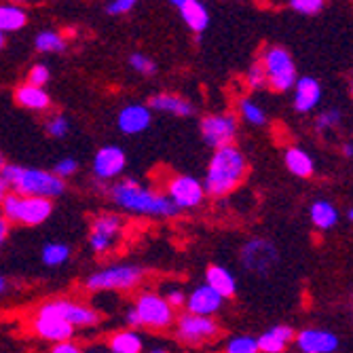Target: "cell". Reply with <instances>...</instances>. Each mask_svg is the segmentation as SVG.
<instances>
[{
	"label": "cell",
	"mask_w": 353,
	"mask_h": 353,
	"mask_svg": "<svg viewBox=\"0 0 353 353\" xmlns=\"http://www.w3.org/2000/svg\"><path fill=\"white\" fill-rule=\"evenodd\" d=\"M45 132L47 136L55 138V140H61L66 138L68 132H70V121L63 117V114H55V117H49L47 123H45Z\"/></svg>",
	"instance_id": "32"
},
{
	"label": "cell",
	"mask_w": 353,
	"mask_h": 353,
	"mask_svg": "<svg viewBox=\"0 0 353 353\" xmlns=\"http://www.w3.org/2000/svg\"><path fill=\"white\" fill-rule=\"evenodd\" d=\"M349 220H353V208L349 210Z\"/></svg>",
	"instance_id": "52"
},
{
	"label": "cell",
	"mask_w": 353,
	"mask_h": 353,
	"mask_svg": "<svg viewBox=\"0 0 353 353\" xmlns=\"http://www.w3.org/2000/svg\"><path fill=\"white\" fill-rule=\"evenodd\" d=\"M53 172L59 176V178H72L77 172H79V161L74 157H63V159H59V161H55V165H53Z\"/></svg>",
	"instance_id": "37"
},
{
	"label": "cell",
	"mask_w": 353,
	"mask_h": 353,
	"mask_svg": "<svg viewBox=\"0 0 353 353\" xmlns=\"http://www.w3.org/2000/svg\"><path fill=\"white\" fill-rule=\"evenodd\" d=\"M125 168H127L125 150L121 146H114V144L98 148L93 154V161H91L93 176L98 180H102V182H110V180L121 178Z\"/></svg>",
	"instance_id": "14"
},
{
	"label": "cell",
	"mask_w": 353,
	"mask_h": 353,
	"mask_svg": "<svg viewBox=\"0 0 353 353\" xmlns=\"http://www.w3.org/2000/svg\"><path fill=\"white\" fill-rule=\"evenodd\" d=\"M152 123V108L148 104H125L117 114V127L125 136H138L146 132Z\"/></svg>",
	"instance_id": "16"
},
{
	"label": "cell",
	"mask_w": 353,
	"mask_h": 353,
	"mask_svg": "<svg viewBox=\"0 0 353 353\" xmlns=\"http://www.w3.org/2000/svg\"><path fill=\"white\" fill-rule=\"evenodd\" d=\"M239 112H241V117L248 121V123H252V125H265L267 123V114H265V110L256 104L254 100H241L239 102Z\"/></svg>",
	"instance_id": "31"
},
{
	"label": "cell",
	"mask_w": 353,
	"mask_h": 353,
	"mask_svg": "<svg viewBox=\"0 0 353 353\" xmlns=\"http://www.w3.org/2000/svg\"><path fill=\"white\" fill-rule=\"evenodd\" d=\"M3 47H5V32L0 30V49H3Z\"/></svg>",
	"instance_id": "49"
},
{
	"label": "cell",
	"mask_w": 353,
	"mask_h": 353,
	"mask_svg": "<svg viewBox=\"0 0 353 353\" xmlns=\"http://www.w3.org/2000/svg\"><path fill=\"white\" fill-rule=\"evenodd\" d=\"M283 163L285 168L290 170L294 176L299 178H311L313 172H315V165H313V159L307 150L303 148H288L285 154H283Z\"/></svg>",
	"instance_id": "26"
},
{
	"label": "cell",
	"mask_w": 353,
	"mask_h": 353,
	"mask_svg": "<svg viewBox=\"0 0 353 353\" xmlns=\"http://www.w3.org/2000/svg\"><path fill=\"white\" fill-rule=\"evenodd\" d=\"M130 66H132L138 74H142V77H152V74H157V63H154L148 55H144V53H132V55H130Z\"/></svg>",
	"instance_id": "34"
},
{
	"label": "cell",
	"mask_w": 353,
	"mask_h": 353,
	"mask_svg": "<svg viewBox=\"0 0 353 353\" xmlns=\"http://www.w3.org/2000/svg\"><path fill=\"white\" fill-rule=\"evenodd\" d=\"M110 201L136 216H150V218H174L180 210L172 203L165 192H159L150 186H144L136 178H117L110 186Z\"/></svg>",
	"instance_id": "1"
},
{
	"label": "cell",
	"mask_w": 353,
	"mask_h": 353,
	"mask_svg": "<svg viewBox=\"0 0 353 353\" xmlns=\"http://www.w3.org/2000/svg\"><path fill=\"white\" fill-rule=\"evenodd\" d=\"M123 319H125V326H130V328H140V317H138V311H136L134 305L125 311Z\"/></svg>",
	"instance_id": "43"
},
{
	"label": "cell",
	"mask_w": 353,
	"mask_h": 353,
	"mask_svg": "<svg viewBox=\"0 0 353 353\" xmlns=\"http://www.w3.org/2000/svg\"><path fill=\"white\" fill-rule=\"evenodd\" d=\"M165 195L172 199V203L180 212L195 210L205 199V188H203V182H199L197 178L186 176V174H176L165 184Z\"/></svg>",
	"instance_id": "12"
},
{
	"label": "cell",
	"mask_w": 353,
	"mask_h": 353,
	"mask_svg": "<svg viewBox=\"0 0 353 353\" xmlns=\"http://www.w3.org/2000/svg\"><path fill=\"white\" fill-rule=\"evenodd\" d=\"M34 49L39 53H63L66 51V39L55 30H43L34 39Z\"/></svg>",
	"instance_id": "30"
},
{
	"label": "cell",
	"mask_w": 353,
	"mask_h": 353,
	"mask_svg": "<svg viewBox=\"0 0 353 353\" xmlns=\"http://www.w3.org/2000/svg\"><path fill=\"white\" fill-rule=\"evenodd\" d=\"M224 349L229 353H256L259 351V341L254 336H233Z\"/></svg>",
	"instance_id": "35"
},
{
	"label": "cell",
	"mask_w": 353,
	"mask_h": 353,
	"mask_svg": "<svg viewBox=\"0 0 353 353\" xmlns=\"http://www.w3.org/2000/svg\"><path fill=\"white\" fill-rule=\"evenodd\" d=\"M248 174V159L235 144L214 148V154L208 163L203 178L205 195L210 197H227L243 182Z\"/></svg>",
	"instance_id": "2"
},
{
	"label": "cell",
	"mask_w": 353,
	"mask_h": 353,
	"mask_svg": "<svg viewBox=\"0 0 353 353\" xmlns=\"http://www.w3.org/2000/svg\"><path fill=\"white\" fill-rule=\"evenodd\" d=\"M108 349L112 353H140L144 351V339L138 332V328L117 330L108 339Z\"/></svg>",
	"instance_id": "23"
},
{
	"label": "cell",
	"mask_w": 353,
	"mask_h": 353,
	"mask_svg": "<svg viewBox=\"0 0 353 353\" xmlns=\"http://www.w3.org/2000/svg\"><path fill=\"white\" fill-rule=\"evenodd\" d=\"M294 341L303 353H332L341 345L336 334L319 328H305L294 336Z\"/></svg>",
	"instance_id": "17"
},
{
	"label": "cell",
	"mask_w": 353,
	"mask_h": 353,
	"mask_svg": "<svg viewBox=\"0 0 353 353\" xmlns=\"http://www.w3.org/2000/svg\"><path fill=\"white\" fill-rule=\"evenodd\" d=\"M199 132L210 148L233 144L237 138V119L233 114H208L199 123Z\"/></svg>",
	"instance_id": "13"
},
{
	"label": "cell",
	"mask_w": 353,
	"mask_h": 353,
	"mask_svg": "<svg viewBox=\"0 0 353 353\" xmlns=\"http://www.w3.org/2000/svg\"><path fill=\"white\" fill-rule=\"evenodd\" d=\"M70 256H72L70 245L59 243V241H51V243L43 245V250H41V261H43L45 267H61V265H66L70 261Z\"/></svg>",
	"instance_id": "29"
},
{
	"label": "cell",
	"mask_w": 353,
	"mask_h": 353,
	"mask_svg": "<svg viewBox=\"0 0 353 353\" xmlns=\"http://www.w3.org/2000/svg\"><path fill=\"white\" fill-rule=\"evenodd\" d=\"M343 154L345 157H353V144H343Z\"/></svg>",
	"instance_id": "47"
},
{
	"label": "cell",
	"mask_w": 353,
	"mask_h": 353,
	"mask_svg": "<svg viewBox=\"0 0 353 353\" xmlns=\"http://www.w3.org/2000/svg\"><path fill=\"white\" fill-rule=\"evenodd\" d=\"M290 7L301 15H315L324 9V0H290Z\"/></svg>",
	"instance_id": "39"
},
{
	"label": "cell",
	"mask_w": 353,
	"mask_h": 353,
	"mask_svg": "<svg viewBox=\"0 0 353 353\" xmlns=\"http://www.w3.org/2000/svg\"><path fill=\"white\" fill-rule=\"evenodd\" d=\"M351 95H353V79H351Z\"/></svg>",
	"instance_id": "53"
},
{
	"label": "cell",
	"mask_w": 353,
	"mask_h": 353,
	"mask_svg": "<svg viewBox=\"0 0 353 353\" xmlns=\"http://www.w3.org/2000/svg\"><path fill=\"white\" fill-rule=\"evenodd\" d=\"M5 163H7V161H5V157H3V152H0V172H3Z\"/></svg>",
	"instance_id": "50"
},
{
	"label": "cell",
	"mask_w": 353,
	"mask_h": 353,
	"mask_svg": "<svg viewBox=\"0 0 353 353\" xmlns=\"http://www.w3.org/2000/svg\"><path fill=\"white\" fill-rule=\"evenodd\" d=\"M343 121V112L336 110V108H330V110H324L322 114H317L315 119V132L317 134H324L328 130H334V127H339Z\"/></svg>",
	"instance_id": "33"
},
{
	"label": "cell",
	"mask_w": 353,
	"mask_h": 353,
	"mask_svg": "<svg viewBox=\"0 0 353 353\" xmlns=\"http://www.w3.org/2000/svg\"><path fill=\"white\" fill-rule=\"evenodd\" d=\"M224 305V296L218 294L212 285L203 283V285H197L195 290H192L188 296H186V311L190 313H199V315H216Z\"/></svg>",
	"instance_id": "18"
},
{
	"label": "cell",
	"mask_w": 353,
	"mask_h": 353,
	"mask_svg": "<svg viewBox=\"0 0 353 353\" xmlns=\"http://www.w3.org/2000/svg\"><path fill=\"white\" fill-rule=\"evenodd\" d=\"M30 330L34 336H39L41 341H47V343L68 341L77 332V328L70 322H66V319L51 315V313H43V311H37V315L32 317Z\"/></svg>",
	"instance_id": "15"
},
{
	"label": "cell",
	"mask_w": 353,
	"mask_h": 353,
	"mask_svg": "<svg viewBox=\"0 0 353 353\" xmlns=\"http://www.w3.org/2000/svg\"><path fill=\"white\" fill-rule=\"evenodd\" d=\"M9 231H11V222L5 218V214L0 212V248L5 245L7 237H9Z\"/></svg>",
	"instance_id": "44"
},
{
	"label": "cell",
	"mask_w": 353,
	"mask_h": 353,
	"mask_svg": "<svg viewBox=\"0 0 353 353\" xmlns=\"http://www.w3.org/2000/svg\"><path fill=\"white\" fill-rule=\"evenodd\" d=\"M3 180L7 182L9 190L21 192V195H39L55 199L63 195L66 190V180L59 178L53 170H41V168H26L17 163H5L3 172H0Z\"/></svg>",
	"instance_id": "3"
},
{
	"label": "cell",
	"mask_w": 353,
	"mask_h": 353,
	"mask_svg": "<svg viewBox=\"0 0 353 353\" xmlns=\"http://www.w3.org/2000/svg\"><path fill=\"white\" fill-rule=\"evenodd\" d=\"M165 299H168V303H170L174 309H182V307H186V292L178 290V288H174V290H170V292L165 294Z\"/></svg>",
	"instance_id": "42"
},
{
	"label": "cell",
	"mask_w": 353,
	"mask_h": 353,
	"mask_svg": "<svg viewBox=\"0 0 353 353\" xmlns=\"http://www.w3.org/2000/svg\"><path fill=\"white\" fill-rule=\"evenodd\" d=\"M205 283L212 285L214 290L218 294H222L224 299H231L237 292V281H235L233 273L229 269L220 267V265L208 267V271H205Z\"/></svg>",
	"instance_id": "24"
},
{
	"label": "cell",
	"mask_w": 353,
	"mask_h": 353,
	"mask_svg": "<svg viewBox=\"0 0 353 353\" xmlns=\"http://www.w3.org/2000/svg\"><path fill=\"white\" fill-rule=\"evenodd\" d=\"M9 192V186H7V182L3 180V176H0V199H3L5 195Z\"/></svg>",
	"instance_id": "46"
},
{
	"label": "cell",
	"mask_w": 353,
	"mask_h": 353,
	"mask_svg": "<svg viewBox=\"0 0 353 353\" xmlns=\"http://www.w3.org/2000/svg\"><path fill=\"white\" fill-rule=\"evenodd\" d=\"M15 102L17 106L32 110V112H45L51 108V95L45 91V87L32 85V83H23L15 89Z\"/></svg>",
	"instance_id": "19"
},
{
	"label": "cell",
	"mask_w": 353,
	"mask_h": 353,
	"mask_svg": "<svg viewBox=\"0 0 353 353\" xmlns=\"http://www.w3.org/2000/svg\"><path fill=\"white\" fill-rule=\"evenodd\" d=\"M123 235V218L112 212H104L91 222L89 248L95 254H106L121 241Z\"/></svg>",
	"instance_id": "11"
},
{
	"label": "cell",
	"mask_w": 353,
	"mask_h": 353,
	"mask_svg": "<svg viewBox=\"0 0 353 353\" xmlns=\"http://www.w3.org/2000/svg\"><path fill=\"white\" fill-rule=\"evenodd\" d=\"M11 3H17V5H21V3H28V0H11Z\"/></svg>",
	"instance_id": "51"
},
{
	"label": "cell",
	"mask_w": 353,
	"mask_h": 353,
	"mask_svg": "<svg viewBox=\"0 0 353 353\" xmlns=\"http://www.w3.org/2000/svg\"><path fill=\"white\" fill-rule=\"evenodd\" d=\"M26 26H28V13L23 7H19L17 3L0 5V30L5 34L7 32H17Z\"/></svg>",
	"instance_id": "27"
},
{
	"label": "cell",
	"mask_w": 353,
	"mask_h": 353,
	"mask_svg": "<svg viewBox=\"0 0 353 353\" xmlns=\"http://www.w3.org/2000/svg\"><path fill=\"white\" fill-rule=\"evenodd\" d=\"M148 106L157 112H165V114H174V117H192L195 114V106L176 93H154L148 100Z\"/></svg>",
	"instance_id": "21"
},
{
	"label": "cell",
	"mask_w": 353,
	"mask_h": 353,
	"mask_svg": "<svg viewBox=\"0 0 353 353\" xmlns=\"http://www.w3.org/2000/svg\"><path fill=\"white\" fill-rule=\"evenodd\" d=\"M144 281V269L138 265H110L85 279L89 292H130Z\"/></svg>",
	"instance_id": "5"
},
{
	"label": "cell",
	"mask_w": 353,
	"mask_h": 353,
	"mask_svg": "<svg viewBox=\"0 0 353 353\" xmlns=\"http://www.w3.org/2000/svg\"><path fill=\"white\" fill-rule=\"evenodd\" d=\"M256 341H259V351L263 353H281L294 341V330L290 326H273Z\"/></svg>",
	"instance_id": "22"
},
{
	"label": "cell",
	"mask_w": 353,
	"mask_h": 353,
	"mask_svg": "<svg viewBox=\"0 0 353 353\" xmlns=\"http://www.w3.org/2000/svg\"><path fill=\"white\" fill-rule=\"evenodd\" d=\"M51 81V70L45 63H34L28 72V83L39 85V87H47V83Z\"/></svg>",
	"instance_id": "38"
},
{
	"label": "cell",
	"mask_w": 353,
	"mask_h": 353,
	"mask_svg": "<svg viewBox=\"0 0 353 353\" xmlns=\"http://www.w3.org/2000/svg\"><path fill=\"white\" fill-rule=\"evenodd\" d=\"M170 3H172V5H176V7L180 9V7L188 5V3H190V0H170Z\"/></svg>",
	"instance_id": "48"
},
{
	"label": "cell",
	"mask_w": 353,
	"mask_h": 353,
	"mask_svg": "<svg viewBox=\"0 0 353 353\" xmlns=\"http://www.w3.org/2000/svg\"><path fill=\"white\" fill-rule=\"evenodd\" d=\"M134 307H136L138 317H140V328H146L152 332H163L176 324L174 307L168 303L165 296L157 294V292L138 294Z\"/></svg>",
	"instance_id": "6"
},
{
	"label": "cell",
	"mask_w": 353,
	"mask_h": 353,
	"mask_svg": "<svg viewBox=\"0 0 353 353\" xmlns=\"http://www.w3.org/2000/svg\"><path fill=\"white\" fill-rule=\"evenodd\" d=\"M81 351H83V347L77 345L72 339H68V341H59V343H53V345H51V353H81Z\"/></svg>",
	"instance_id": "41"
},
{
	"label": "cell",
	"mask_w": 353,
	"mask_h": 353,
	"mask_svg": "<svg viewBox=\"0 0 353 353\" xmlns=\"http://www.w3.org/2000/svg\"><path fill=\"white\" fill-rule=\"evenodd\" d=\"M261 63L265 66L269 87L277 93L292 89L296 83V66L292 55L281 47H267L261 55Z\"/></svg>",
	"instance_id": "7"
},
{
	"label": "cell",
	"mask_w": 353,
	"mask_h": 353,
	"mask_svg": "<svg viewBox=\"0 0 353 353\" xmlns=\"http://www.w3.org/2000/svg\"><path fill=\"white\" fill-rule=\"evenodd\" d=\"M311 222L315 224V229L319 231H328L339 222V212L330 201H315L309 210Z\"/></svg>",
	"instance_id": "28"
},
{
	"label": "cell",
	"mask_w": 353,
	"mask_h": 353,
	"mask_svg": "<svg viewBox=\"0 0 353 353\" xmlns=\"http://www.w3.org/2000/svg\"><path fill=\"white\" fill-rule=\"evenodd\" d=\"M138 5V0H110V3L106 5V13L108 15H125L130 13L134 7Z\"/></svg>",
	"instance_id": "40"
},
{
	"label": "cell",
	"mask_w": 353,
	"mask_h": 353,
	"mask_svg": "<svg viewBox=\"0 0 353 353\" xmlns=\"http://www.w3.org/2000/svg\"><path fill=\"white\" fill-rule=\"evenodd\" d=\"M279 263V252L269 239H250L241 248V267L254 275H269Z\"/></svg>",
	"instance_id": "10"
},
{
	"label": "cell",
	"mask_w": 353,
	"mask_h": 353,
	"mask_svg": "<svg viewBox=\"0 0 353 353\" xmlns=\"http://www.w3.org/2000/svg\"><path fill=\"white\" fill-rule=\"evenodd\" d=\"M0 212L11 224L21 227H41L53 214V199L39 195H21V192L9 190L0 199Z\"/></svg>",
	"instance_id": "4"
},
{
	"label": "cell",
	"mask_w": 353,
	"mask_h": 353,
	"mask_svg": "<svg viewBox=\"0 0 353 353\" xmlns=\"http://www.w3.org/2000/svg\"><path fill=\"white\" fill-rule=\"evenodd\" d=\"M248 87L250 89H265V87H269L267 72H265V66H263L261 61H256L254 66L248 70Z\"/></svg>",
	"instance_id": "36"
},
{
	"label": "cell",
	"mask_w": 353,
	"mask_h": 353,
	"mask_svg": "<svg viewBox=\"0 0 353 353\" xmlns=\"http://www.w3.org/2000/svg\"><path fill=\"white\" fill-rule=\"evenodd\" d=\"M180 15H182V21L186 23V28L190 32H195V34H203L210 26V13H208L205 5L199 3V0H190L188 5L180 7Z\"/></svg>",
	"instance_id": "25"
},
{
	"label": "cell",
	"mask_w": 353,
	"mask_h": 353,
	"mask_svg": "<svg viewBox=\"0 0 353 353\" xmlns=\"http://www.w3.org/2000/svg\"><path fill=\"white\" fill-rule=\"evenodd\" d=\"M220 332V326L214 322L212 315H199V313H182L176 319V336L180 343L188 347H203L212 343Z\"/></svg>",
	"instance_id": "8"
},
{
	"label": "cell",
	"mask_w": 353,
	"mask_h": 353,
	"mask_svg": "<svg viewBox=\"0 0 353 353\" xmlns=\"http://www.w3.org/2000/svg\"><path fill=\"white\" fill-rule=\"evenodd\" d=\"M37 311L43 313H51L57 315L61 319L70 322L74 328H93L100 324V313L95 311L93 307L79 303V301H70V299H53L43 303Z\"/></svg>",
	"instance_id": "9"
},
{
	"label": "cell",
	"mask_w": 353,
	"mask_h": 353,
	"mask_svg": "<svg viewBox=\"0 0 353 353\" xmlns=\"http://www.w3.org/2000/svg\"><path fill=\"white\" fill-rule=\"evenodd\" d=\"M292 89H294L296 112H311L319 104V100H322V85H319L313 77L296 79Z\"/></svg>",
	"instance_id": "20"
},
{
	"label": "cell",
	"mask_w": 353,
	"mask_h": 353,
	"mask_svg": "<svg viewBox=\"0 0 353 353\" xmlns=\"http://www.w3.org/2000/svg\"><path fill=\"white\" fill-rule=\"evenodd\" d=\"M7 290H9V281H7V277H5V275H0V296H3Z\"/></svg>",
	"instance_id": "45"
}]
</instances>
